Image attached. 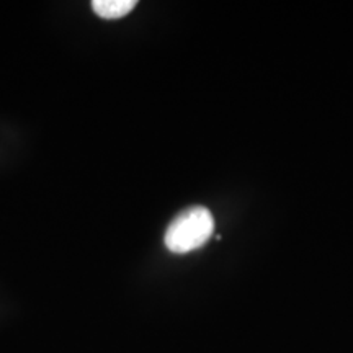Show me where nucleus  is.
I'll use <instances>...</instances> for the list:
<instances>
[{
	"mask_svg": "<svg viewBox=\"0 0 353 353\" xmlns=\"http://www.w3.org/2000/svg\"><path fill=\"white\" fill-rule=\"evenodd\" d=\"M136 6H138L136 0H94L92 2L94 12L103 20L123 19Z\"/></svg>",
	"mask_w": 353,
	"mask_h": 353,
	"instance_id": "obj_2",
	"label": "nucleus"
},
{
	"mask_svg": "<svg viewBox=\"0 0 353 353\" xmlns=\"http://www.w3.org/2000/svg\"><path fill=\"white\" fill-rule=\"evenodd\" d=\"M214 231L213 214L205 206H192L172 221L164 242L172 254H188L210 241Z\"/></svg>",
	"mask_w": 353,
	"mask_h": 353,
	"instance_id": "obj_1",
	"label": "nucleus"
}]
</instances>
